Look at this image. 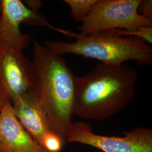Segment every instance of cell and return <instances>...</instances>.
Listing matches in <instances>:
<instances>
[{
  "label": "cell",
  "instance_id": "7",
  "mask_svg": "<svg viewBox=\"0 0 152 152\" xmlns=\"http://www.w3.org/2000/svg\"><path fill=\"white\" fill-rule=\"evenodd\" d=\"M0 44L13 45L24 50L29 45L31 37L21 32V24L52 27L44 15L30 10L20 0H0Z\"/></svg>",
  "mask_w": 152,
  "mask_h": 152
},
{
  "label": "cell",
  "instance_id": "10",
  "mask_svg": "<svg viewBox=\"0 0 152 152\" xmlns=\"http://www.w3.org/2000/svg\"><path fill=\"white\" fill-rule=\"evenodd\" d=\"M97 0H64L70 7L71 14L74 20L82 22L88 15Z\"/></svg>",
  "mask_w": 152,
  "mask_h": 152
},
{
  "label": "cell",
  "instance_id": "9",
  "mask_svg": "<svg viewBox=\"0 0 152 152\" xmlns=\"http://www.w3.org/2000/svg\"><path fill=\"white\" fill-rule=\"evenodd\" d=\"M11 104L16 119L42 147L44 137L50 130L46 114L33 90H30Z\"/></svg>",
  "mask_w": 152,
  "mask_h": 152
},
{
  "label": "cell",
  "instance_id": "11",
  "mask_svg": "<svg viewBox=\"0 0 152 152\" xmlns=\"http://www.w3.org/2000/svg\"><path fill=\"white\" fill-rule=\"evenodd\" d=\"M115 34L122 37L140 38L148 44L152 43V27H139L127 29L111 30Z\"/></svg>",
  "mask_w": 152,
  "mask_h": 152
},
{
  "label": "cell",
  "instance_id": "1",
  "mask_svg": "<svg viewBox=\"0 0 152 152\" xmlns=\"http://www.w3.org/2000/svg\"><path fill=\"white\" fill-rule=\"evenodd\" d=\"M138 74L126 63L95 65L75 77L73 114L83 119L103 121L120 112L136 94Z\"/></svg>",
  "mask_w": 152,
  "mask_h": 152
},
{
  "label": "cell",
  "instance_id": "13",
  "mask_svg": "<svg viewBox=\"0 0 152 152\" xmlns=\"http://www.w3.org/2000/svg\"><path fill=\"white\" fill-rule=\"evenodd\" d=\"M137 12L141 16L152 19V0H141L138 7Z\"/></svg>",
  "mask_w": 152,
  "mask_h": 152
},
{
  "label": "cell",
  "instance_id": "6",
  "mask_svg": "<svg viewBox=\"0 0 152 152\" xmlns=\"http://www.w3.org/2000/svg\"><path fill=\"white\" fill-rule=\"evenodd\" d=\"M32 61L23 49L0 44V100L13 103L32 89Z\"/></svg>",
  "mask_w": 152,
  "mask_h": 152
},
{
  "label": "cell",
  "instance_id": "12",
  "mask_svg": "<svg viewBox=\"0 0 152 152\" xmlns=\"http://www.w3.org/2000/svg\"><path fill=\"white\" fill-rule=\"evenodd\" d=\"M64 145L60 137L50 131L44 137L42 147L49 152H60Z\"/></svg>",
  "mask_w": 152,
  "mask_h": 152
},
{
  "label": "cell",
  "instance_id": "5",
  "mask_svg": "<svg viewBox=\"0 0 152 152\" xmlns=\"http://www.w3.org/2000/svg\"><path fill=\"white\" fill-rule=\"evenodd\" d=\"M124 136H104L95 134L88 124L72 122L66 141L97 148L103 152H152V130L136 127L124 133Z\"/></svg>",
  "mask_w": 152,
  "mask_h": 152
},
{
  "label": "cell",
  "instance_id": "4",
  "mask_svg": "<svg viewBox=\"0 0 152 152\" xmlns=\"http://www.w3.org/2000/svg\"><path fill=\"white\" fill-rule=\"evenodd\" d=\"M141 0H97L82 22L80 33L90 34L113 29L152 27V19L140 15Z\"/></svg>",
  "mask_w": 152,
  "mask_h": 152
},
{
  "label": "cell",
  "instance_id": "14",
  "mask_svg": "<svg viewBox=\"0 0 152 152\" xmlns=\"http://www.w3.org/2000/svg\"><path fill=\"white\" fill-rule=\"evenodd\" d=\"M23 3L28 9L36 12H39V10L43 7L42 2L38 0L24 1Z\"/></svg>",
  "mask_w": 152,
  "mask_h": 152
},
{
  "label": "cell",
  "instance_id": "8",
  "mask_svg": "<svg viewBox=\"0 0 152 152\" xmlns=\"http://www.w3.org/2000/svg\"><path fill=\"white\" fill-rule=\"evenodd\" d=\"M0 152H49L24 129L8 102L0 112Z\"/></svg>",
  "mask_w": 152,
  "mask_h": 152
},
{
  "label": "cell",
  "instance_id": "2",
  "mask_svg": "<svg viewBox=\"0 0 152 152\" xmlns=\"http://www.w3.org/2000/svg\"><path fill=\"white\" fill-rule=\"evenodd\" d=\"M32 89L46 114L51 132L65 145L72 124L75 77L65 60L44 44L33 40Z\"/></svg>",
  "mask_w": 152,
  "mask_h": 152
},
{
  "label": "cell",
  "instance_id": "15",
  "mask_svg": "<svg viewBox=\"0 0 152 152\" xmlns=\"http://www.w3.org/2000/svg\"><path fill=\"white\" fill-rule=\"evenodd\" d=\"M4 104V103L2 101H1V100H0V112H1V109L2 108V107H3Z\"/></svg>",
  "mask_w": 152,
  "mask_h": 152
},
{
  "label": "cell",
  "instance_id": "16",
  "mask_svg": "<svg viewBox=\"0 0 152 152\" xmlns=\"http://www.w3.org/2000/svg\"><path fill=\"white\" fill-rule=\"evenodd\" d=\"M0 12H1V2H0Z\"/></svg>",
  "mask_w": 152,
  "mask_h": 152
},
{
  "label": "cell",
  "instance_id": "3",
  "mask_svg": "<svg viewBox=\"0 0 152 152\" xmlns=\"http://www.w3.org/2000/svg\"><path fill=\"white\" fill-rule=\"evenodd\" d=\"M52 29L76 38V41L72 42H45V46L60 55H81L105 64L120 65L134 61L139 65H152V47L140 38L120 36L111 30L85 35L54 27Z\"/></svg>",
  "mask_w": 152,
  "mask_h": 152
}]
</instances>
